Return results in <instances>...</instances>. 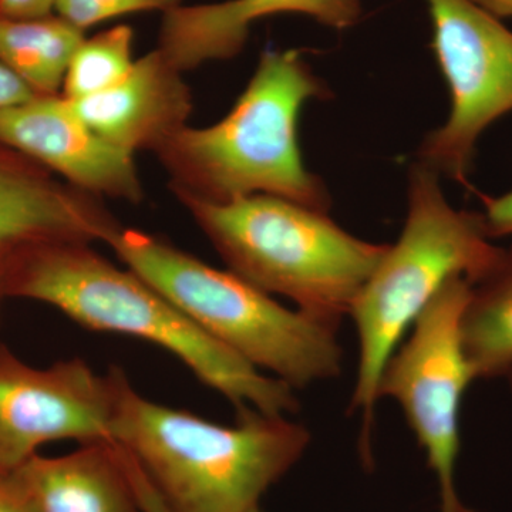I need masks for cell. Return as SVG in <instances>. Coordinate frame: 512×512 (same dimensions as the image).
<instances>
[{
    "mask_svg": "<svg viewBox=\"0 0 512 512\" xmlns=\"http://www.w3.org/2000/svg\"><path fill=\"white\" fill-rule=\"evenodd\" d=\"M90 245L56 241L26 248L16 255L3 291L55 306L83 328L160 346L237 410L252 407L275 416L298 410L289 384L262 375L198 328L146 279L111 264Z\"/></svg>",
    "mask_w": 512,
    "mask_h": 512,
    "instance_id": "1",
    "label": "cell"
},
{
    "mask_svg": "<svg viewBox=\"0 0 512 512\" xmlns=\"http://www.w3.org/2000/svg\"><path fill=\"white\" fill-rule=\"evenodd\" d=\"M326 97L299 50H266L224 119L187 126L157 151L171 191L214 204L274 195L328 212L329 192L303 164L298 133L302 107Z\"/></svg>",
    "mask_w": 512,
    "mask_h": 512,
    "instance_id": "2",
    "label": "cell"
},
{
    "mask_svg": "<svg viewBox=\"0 0 512 512\" xmlns=\"http://www.w3.org/2000/svg\"><path fill=\"white\" fill-rule=\"evenodd\" d=\"M114 441L126 448L171 512H249L303 456L311 433L252 407L221 426L150 402L124 383Z\"/></svg>",
    "mask_w": 512,
    "mask_h": 512,
    "instance_id": "3",
    "label": "cell"
},
{
    "mask_svg": "<svg viewBox=\"0 0 512 512\" xmlns=\"http://www.w3.org/2000/svg\"><path fill=\"white\" fill-rule=\"evenodd\" d=\"M402 235L386 252L353 303L359 335V370L350 410L362 414L360 454L372 461V433L382 373L407 330L453 278L476 284L503 248L488 237L481 212L456 210L441 190L440 175L413 164Z\"/></svg>",
    "mask_w": 512,
    "mask_h": 512,
    "instance_id": "4",
    "label": "cell"
},
{
    "mask_svg": "<svg viewBox=\"0 0 512 512\" xmlns=\"http://www.w3.org/2000/svg\"><path fill=\"white\" fill-rule=\"evenodd\" d=\"M104 244L198 328L255 369L272 373L292 389L339 375L343 352L335 326L284 308L234 272L212 268L120 222Z\"/></svg>",
    "mask_w": 512,
    "mask_h": 512,
    "instance_id": "5",
    "label": "cell"
},
{
    "mask_svg": "<svg viewBox=\"0 0 512 512\" xmlns=\"http://www.w3.org/2000/svg\"><path fill=\"white\" fill-rule=\"evenodd\" d=\"M229 271L299 311L339 328L387 245L353 237L328 212L274 197L214 202L183 198Z\"/></svg>",
    "mask_w": 512,
    "mask_h": 512,
    "instance_id": "6",
    "label": "cell"
},
{
    "mask_svg": "<svg viewBox=\"0 0 512 512\" xmlns=\"http://www.w3.org/2000/svg\"><path fill=\"white\" fill-rule=\"evenodd\" d=\"M471 284L453 278L437 292L387 362L379 397L402 407L440 485V512H471L456 488L461 402L476 380L461 342L460 323Z\"/></svg>",
    "mask_w": 512,
    "mask_h": 512,
    "instance_id": "7",
    "label": "cell"
},
{
    "mask_svg": "<svg viewBox=\"0 0 512 512\" xmlns=\"http://www.w3.org/2000/svg\"><path fill=\"white\" fill-rule=\"evenodd\" d=\"M426 3L451 109L446 123L424 137L419 163L470 188L478 140L512 113V32L470 0Z\"/></svg>",
    "mask_w": 512,
    "mask_h": 512,
    "instance_id": "8",
    "label": "cell"
},
{
    "mask_svg": "<svg viewBox=\"0 0 512 512\" xmlns=\"http://www.w3.org/2000/svg\"><path fill=\"white\" fill-rule=\"evenodd\" d=\"M127 377L117 367L100 375L82 359L47 369L0 349V473H12L50 441H114Z\"/></svg>",
    "mask_w": 512,
    "mask_h": 512,
    "instance_id": "9",
    "label": "cell"
},
{
    "mask_svg": "<svg viewBox=\"0 0 512 512\" xmlns=\"http://www.w3.org/2000/svg\"><path fill=\"white\" fill-rule=\"evenodd\" d=\"M0 144L39 161L94 197L137 204L144 190L134 156L92 130L64 96L37 94L0 111Z\"/></svg>",
    "mask_w": 512,
    "mask_h": 512,
    "instance_id": "10",
    "label": "cell"
},
{
    "mask_svg": "<svg viewBox=\"0 0 512 512\" xmlns=\"http://www.w3.org/2000/svg\"><path fill=\"white\" fill-rule=\"evenodd\" d=\"M158 49L134 62L130 72L109 89L72 101L92 130L131 156L157 153L188 126L194 109L190 86Z\"/></svg>",
    "mask_w": 512,
    "mask_h": 512,
    "instance_id": "11",
    "label": "cell"
},
{
    "mask_svg": "<svg viewBox=\"0 0 512 512\" xmlns=\"http://www.w3.org/2000/svg\"><path fill=\"white\" fill-rule=\"evenodd\" d=\"M298 13L332 29H348L362 16L360 0H224L181 5L163 13L157 49L185 73L214 60L232 59L258 20Z\"/></svg>",
    "mask_w": 512,
    "mask_h": 512,
    "instance_id": "12",
    "label": "cell"
},
{
    "mask_svg": "<svg viewBox=\"0 0 512 512\" xmlns=\"http://www.w3.org/2000/svg\"><path fill=\"white\" fill-rule=\"evenodd\" d=\"M117 224L99 197L0 157V266L45 242H104Z\"/></svg>",
    "mask_w": 512,
    "mask_h": 512,
    "instance_id": "13",
    "label": "cell"
},
{
    "mask_svg": "<svg viewBox=\"0 0 512 512\" xmlns=\"http://www.w3.org/2000/svg\"><path fill=\"white\" fill-rule=\"evenodd\" d=\"M36 512H146L120 444H82L60 457L39 454L15 470Z\"/></svg>",
    "mask_w": 512,
    "mask_h": 512,
    "instance_id": "14",
    "label": "cell"
},
{
    "mask_svg": "<svg viewBox=\"0 0 512 512\" xmlns=\"http://www.w3.org/2000/svg\"><path fill=\"white\" fill-rule=\"evenodd\" d=\"M460 332L476 380L507 377L512 370V245L471 285Z\"/></svg>",
    "mask_w": 512,
    "mask_h": 512,
    "instance_id": "15",
    "label": "cell"
},
{
    "mask_svg": "<svg viewBox=\"0 0 512 512\" xmlns=\"http://www.w3.org/2000/svg\"><path fill=\"white\" fill-rule=\"evenodd\" d=\"M84 39L83 30L57 15L28 20L0 16V62L37 94L59 92L70 60Z\"/></svg>",
    "mask_w": 512,
    "mask_h": 512,
    "instance_id": "16",
    "label": "cell"
},
{
    "mask_svg": "<svg viewBox=\"0 0 512 512\" xmlns=\"http://www.w3.org/2000/svg\"><path fill=\"white\" fill-rule=\"evenodd\" d=\"M133 42V29L127 25L113 26L84 39L67 67L63 96L80 100L120 82L136 62Z\"/></svg>",
    "mask_w": 512,
    "mask_h": 512,
    "instance_id": "17",
    "label": "cell"
},
{
    "mask_svg": "<svg viewBox=\"0 0 512 512\" xmlns=\"http://www.w3.org/2000/svg\"><path fill=\"white\" fill-rule=\"evenodd\" d=\"M181 5V0H57L56 15L86 32L106 20L140 12H161Z\"/></svg>",
    "mask_w": 512,
    "mask_h": 512,
    "instance_id": "18",
    "label": "cell"
},
{
    "mask_svg": "<svg viewBox=\"0 0 512 512\" xmlns=\"http://www.w3.org/2000/svg\"><path fill=\"white\" fill-rule=\"evenodd\" d=\"M484 211L481 212L491 239L512 235V188L498 197L480 194Z\"/></svg>",
    "mask_w": 512,
    "mask_h": 512,
    "instance_id": "19",
    "label": "cell"
},
{
    "mask_svg": "<svg viewBox=\"0 0 512 512\" xmlns=\"http://www.w3.org/2000/svg\"><path fill=\"white\" fill-rule=\"evenodd\" d=\"M123 450L124 460H126L128 473H130L131 481H133L134 487L140 498L141 505H143L144 511L146 512H171L170 508L165 505L163 498L158 494L154 485L148 480L146 473L143 468L137 463L136 458L131 456L126 448L121 447Z\"/></svg>",
    "mask_w": 512,
    "mask_h": 512,
    "instance_id": "20",
    "label": "cell"
},
{
    "mask_svg": "<svg viewBox=\"0 0 512 512\" xmlns=\"http://www.w3.org/2000/svg\"><path fill=\"white\" fill-rule=\"evenodd\" d=\"M0 512H36L16 471L0 473Z\"/></svg>",
    "mask_w": 512,
    "mask_h": 512,
    "instance_id": "21",
    "label": "cell"
},
{
    "mask_svg": "<svg viewBox=\"0 0 512 512\" xmlns=\"http://www.w3.org/2000/svg\"><path fill=\"white\" fill-rule=\"evenodd\" d=\"M36 96L37 93L28 83L0 62V111L20 106Z\"/></svg>",
    "mask_w": 512,
    "mask_h": 512,
    "instance_id": "22",
    "label": "cell"
},
{
    "mask_svg": "<svg viewBox=\"0 0 512 512\" xmlns=\"http://www.w3.org/2000/svg\"><path fill=\"white\" fill-rule=\"evenodd\" d=\"M57 0H0V16L8 19H42L52 16Z\"/></svg>",
    "mask_w": 512,
    "mask_h": 512,
    "instance_id": "23",
    "label": "cell"
},
{
    "mask_svg": "<svg viewBox=\"0 0 512 512\" xmlns=\"http://www.w3.org/2000/svg\"><path fill=\"white\" fill-rule=\"evenodd\" d=\"M473 5L497 19L512 18V0H470Z\"/></svg>",
    "mask_w": 512,
    "mask_h": 512,
    "instance_id": "24",
    "label": "cell"
},
{
    "mask_svg": "<svg viewBox=\"0 0 512 512\" xmlns=\"http://www.w3.org/2000/svg\"><path fill=\"white\" fill-rule=\"evenodd\" d=\"M507 379L510 380V386H511V389H512V370H511L510 373H508Z\"/></svg>",
    "mask_w": 512,
    "mask_h": 512,
    "instance_id": "25",
    "label": "cell"
},
{
    "mask_svg": "<svg viewBox=\"0 0 512 512\" xmlns=\"http://www.w3.org/2000/svg\"><path fill=\"white\" fill-rule=\"evenodd\" d=\"M249 512H261V511H259V508H254V510H251Z\"/></svg>",
    "mask_w": 512,
    "mask_h": 512,
    "instance_id": "26",
    "label": "cell"
}]
</instances>
